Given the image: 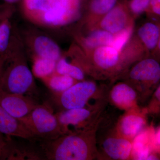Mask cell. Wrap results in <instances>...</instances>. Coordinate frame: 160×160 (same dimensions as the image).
Returning <instances> with one entry per match:
<instances>
[{"instance_id":"cell-1","label":"cell","mask_w":160,"mask_h":160,"mask_svg":"<svg viewBox=\"0 0 160 160\" xmlns=\"http://www.w3.org/2000/svg\"><path fill=\"white\" fill-rule=\"evenodd\" d=\"M99 125V124H98ZM98 125L72 132L49 140H43L42 148L48 160H92L98 159L96 133Z\"/></svg>"},{"instance_id":"cell-2","label":"cell","mask_w":160,"mask_h":160,"mask_svg":"<svg viewBox=\"0 0 160 160\" xmlns=\"http://www.w3.org/2000/svg\"><path fill=\"white\" fill-rule=\"evenodd\" d=\"M58 93L59 102L65 110L96 105L107 100L108 95L106 90L99 89L95 83L89 81L75 83Z\"/></svg>"},{"instance_id":"cell-3","label":"cell","mask_w":160,"mask_h":160,"mask_svg":"<svg viewBox=\"0 0 160 160\" xmlns=\"http://www.w3.org/2000/svg\"><path fill=\"white\" fill-rule=\"evenodd\" d=\"M106 102L84 108L66 109L55 114L63 133L93 128L98 125Z\"/></svg>"},{"instance_id":"cell-4","label":"cell","mask_w":160,"mask_h":160,"mask_svg":"<svg viewBox=\"0 0 160 160\" xmlns=\"http://www.w3.org/2000/svg\"><path fill=\"white\" fill-rule=\"evenodd\" d=\"M19 119L26 125L33 138L52 140L64 134L55 114L46 106L39 105Z\"/></svg>"},{"instance_id":"cell-5","label":"cell","mask_w":160,"mask_h":160,"mask_svg":"<svg viewBox=\"0 0 160 160\" xmlns=\"http://www.w3.org/2000/svg\"><path fill=\"white\" fill-rule=\"evenodd\" d=\"M35 89L33 74L26 63L15 62L0 76V89L9 93L31 96Z\"/></svg>"},{"instance_id":"cell-6","label":"cell","mask_w":160,"mask_h":160,"mask_svg":"<svg viewBox=\"0 0 160 160\" xmlns=\"http://www.w3.org/2000/svg\"><path fill=\"white\" fill-rule=\"evenodd\" d=\"M129 77L138 83L135 88L140 98L144 100L153 92V88L159 81V64L153 59H146L137 63L131 69Z\"/></svg>"},{"instance_id":"cell-7","label":"cell","mask_w":160,"mask_h":160,"mask_svg":"<svg viewBox=\"0 0 160 160\" xmlns=\"http://www.w3.org/2000/svg\"><path fill=\"white\" fill-rule=\"evenodd\" d=\"M97 140L98 158L114 160L131 159V141L118 136L114 126Z\"/></svg>"},{"instance_id":"cell-8","label":"cell","mask_w":160,"mask_h":160,"mask_svg":"<svg viewBox=\"0 0 160 160\" xmlns=\"http://www.w3.org/2000/svg\"><path fill=\"white\" fill-rule=\"evenodd\" d=\"M146 109L140 107L125 111L114 126V131L118 136L132 141L139 133L147 127Z\"/></svg>"},{"instance_id":"cell-9","label":"cell","mask_w":160,"mask_h":160,"mask_svg":"<svg viewBox=\"0 0 160 160\" xmlns=\"http://www.w3.org/2000/svg\"><path fill=\"white\" fill-rule=\"evenodd\" d=\"M39 105L31 96L7 93L0 89V106L13 117H24Z\"/></svg>"},{"instance_id":"cell-10","label":"cell","mask_w":160,"mask_h":160,"mask_svg":"<svg viewBox=\"0 0 160 160\" xmlns=\"http://www.w3.org/2000/svg\"><path fill=\"white\" fill-rule=\"evenodd\" d=\"M107 100L118 109L127 111L138 108V95L130 85L119 83L114 85L107 95Z\"/></svg>"},{"instance_id":"cell-11","label":"cell","mask_w":160,"mask_h":160,"mask_svg":"<svg viewBox=\"0 0 160 160\" xmlns=\"http://www.w3.org/2000/svg\"><path fill=\"white\" fill-rule=\"evenodd\" d=\"M0 133L26 139L33 138L26 125L19 119L12 117L1 106Z\"/></svg>"},{"instance_id":"cell-12","label":"cell","mask_w":160,"mask_h":160,"mask_svg":"<svg viewBox=\"0 0 160 160\" xmlns=\"http://www.w3.org/2000/svg\"><path fill=\"white\" fill-rule=\"evenodd\" d=\"M152 129V127H147L132 140L131 159L146 160L149 155L153 152L151 143Z\"/></svg>"},{"instance_id":"cell-13","label":"cell","mask_w":160,"mask_h":160,"mask_svg":"<svg viewBox=\"0 0 160 160\" xmlns=\"http://www.w3.org/2000/svg\"><path fill=\"white\" fill-rule=\"evenodd\" d=\"M93 62L99 69L109 70L116 67L119 62V52L110 46L98 47L93 54Z\"/></svg>"},{"instance_id":"cell-14","label":"cell","mask_w":160,"mask_h":160,"mask_svg":"<svg viewBox=\"0 0 160 160\" xmlns=\"http://www.w3.org/2000/svg\"><path fill=\"white\" fill-rule=\"evenodd\" d=\"M33 49L37 58L52 60L57 62L61 58L59 46L50 38L39 36L35 39Z\"/></svg>"},{"instance_id":"cell-15","label":"cell","mask_w":160,"mask_h":160,"mask_svg":"<svg viewBox=\"0 0 160 160\" xmlns=\"http://www.w3.org/2000/svg\"><path fill=\"white\" fill-rule=\"evenodd\" d=\"M101 22V27L111 33L119 32L126 24V14L124 6L120 4L106 13Z\"/></svg>"},{"instance_id":"cell-16","label":"cell","mask_w":160,"mask_h":160,"mask_svg":"<svg viewBox=\"0 0 160 160\" xmlns=\"http://www.w3.org/2000/svg\"><path fill=\"white\" fill-rule=\"evenodd\" d=\"M64 0H23L24 6L29 14L39 18L45 12Z\"/></svg>"},{"instance_id":"cell-17","label":"cell","mask_w":160,"mask_h":160,"mask_svg":"<svg viewBox=\"0 0 160 160\" xmlns=\"http://www.w3.org/2000/svg\"><path fill=\"white\" fill-rule=\"evenodd\" d=\"M138 34L148 49H153L157 45L159 38V30L154 24L146 23L140 28Z\"/></svg>"},{"instance_id":"cell-18","label":"cell","mask_w":160,"mask_h":160,"mask_svg":"<svg viewBox=\"0 0 160 160\" xmlns=\"http://www.w3.org/2000/svg\"><path fill=\"white\" fill-rule=\"evenodd\" d=\"M55 70L58 74L68 76L78 81H82L85 78L84 72L79 67L68 62L65 58H60L57 62Z\"/></svg>"},{"instance_id":"cell-19","label":"cell","mask_w":160,"mask_h":160,"mask_svg":"<svg viewBox=\"0 0 160 160\" xmlns=\"http://www.w3.org/2000/svg\"><path fill=\"white\" fill-rule=\"evenodd\" d=\"M113 38L112 33L109 32L105 30H97L87 37L85 40V44L89 48L110 46Z\"/></svg>"},{"instance_id":"cell-20","label":"cell","mask_w":160,"mask_h":160,"mask_svg":"<svg viewBox=\"0 0 160 160\" xmlns=\"http://www.w3.org/2000/svg\"><path fill=\"white\" fill-rule=\"evenodd\" d=\"M56 64L57 62L55 61L37 58L33 63V73L38 78L47 77L54 72Z\"/></svg>"},{"instance_id":"cell-21","label":"cell","mask_w":160,"mask_h":160,"mask_svg":"<svg viewBox=\"0 0 160 160\" xmlns=\"http://www.w3.org/2000/svg\"><path fill=\"white\" fill-rule=\"evenodd\" d=\"M76 80L68 76L58 74L49 79V85L50 88L58 93L66 91L75 83Z\"/></svg>"},{"instance_id":"cell-22","label":"cell","mask_w":160,"mask_h":160,"mask_svg":"<svg viewBox=\"0 0 160 160\" xmlns=\"http://www.w3.org/2000/svg\"><path fill=\"white\" fill-rule=\"evenodd\" d=\"M11 28L9 21L3 19L0 23V61L4 63L5 54L8 49L10 41Z\"/></svg>"},{"instance_id":"cell-23","label":"cell","mask_w":160,"mask_h":160,"mask_svg":"<svg viewBox=\"0 0 160 160\" xmlns=\"http://www.w3.org/2000/svg\"><path fill=\"white\" fill-rule=\"evenodd\" d=\"M118 0H89V7L95 13L105 14L117 5Z\"/></svg>"},{"instance_id":"cell-24","label":"cell","mask_w":160,"mask_h":160,"mask_svg":"<svg viewBox=\"0 0 160 160\" xmlns=\"http://www.w3.org/2000/svg\"><path fill=\"white\" fill-rule=\"evenodd\" d=\"M131 32L130 28L122 29L117 33V34L115 37H113L110 46L120 52L129 40Z\"/></svg>"},{"instance_id":"cell-25","label":"cell","mask_w":160,"mask_h":160,"mask_svg":"<svg viewBox=\"0 0 160 160\" xmlns=\"http://www.w3.org/2000/svg\"><path fill=\"white\" fill-rule=\"evenodd\" d=\"M150 0H131L129 7L134 13L139 14L149 7Z\"/></svg>"},{"instance_id":"cell-26","label":"cell","mask_w":160,"mask_h":160,"mask_svg":"<svg viewBox=\"0 0 160 160\" xmlns=\"http://www.w3.org/2000/svg\"><path fill=\"white\" fill-rule=\"evenodd\" d=\"M152 99V100L149 107L147 109V112H159L160 109V86L157 88L154 91Z\"/></svg>"},{"instance_id":"cell-27","label":"cell","mask_w":160,"mask_h":160,"mask_svg":"<svg viewBox=\"0 0 160 160\" xmlns=\"http://www.w3.org/2000/svg\"><path fill=\"white\" fill-rule=\"evenodd\" d=\"M160 0H150L149 6L151 7L152 10L156 14H160Z\"/></svg>"},{"instance_id":"cell-28","label":"cell","mask_w":160,"mask_h":160,"mask_svg":"<svg viewBox=\"0 0 160 160\" xmlns=\"http://www.w3.org/2000/svg\"><path fill=\"white\" fill-rule=\"evenodd\" d=\"M2 1H4V2L8 4H13L18 2L20 0H2Z\"/></svg>"},{"instance_id":"cell-29","label":"cell","mask_w":160,"mask_h":160,"mask_svg":"<svg viewBox=\"0 0 160 160\" xmlns=\"http://www.w3.org/2000/svg\"><path fill=\"white\" fill-rule=\"evenodd\" d=\"M0 23H1V22H0Z\"/></svg>"},{"instance_id":"cell-30","label":"cell","mask_w":160,"mask_h":160,"mask_svg":"<svg viewBox=\"0 0 160 160\" xmlns=\"http://www.w3.org/2000/svg\"><path fill=\"white\" fill-rule=\"evenodd\" d=\"M0 134H1V133H0Z\"/></svg>"}]
</instances>
